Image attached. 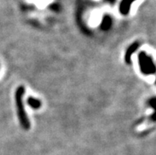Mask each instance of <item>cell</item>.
Segmentation results:
<instances>
[{"label":"cell","instance_id":"cell-8","mask_svg":"<svg viewBox=\"0 0 156 155\" xmlns=\"http://www.w3.org/2000/svg\"><path fill=\"white\" fill-rule=\"evenodd\" d=\"M106 1L109 3H113L114 2H116V0H106Z\"/></svg>","mask_w":156,"mask_h":155},{"label":"cell","instance_id":"cell-4","mask_svg":"<svg viewBox=\"0 0 156 155\" xmlns=\"http://www.w3.org/2000/svg\"><path fill=\"white\" fill-rule=\"evenodd\" d=\"M135 1L136 0H121L120 6H119L120 13L123 15H128L130 12L131 6Z\"/></svg>","mask_w":156,"mask_h":155},{"label":"cell","instance_id":"cell-6","mask_svg":"<svg viewBox=\"0 0 156 155\" xmlns=\"http://www.w3.org/2000/svg\"><path fill=\"white\" fill-rule=\"evenodd\" d=\"M147 104L149 107L154 110L153 113L150 116V120L152 122H156V97H153L150 98L147 101Z\"/></svg>","mask_w":156,"mask_h":155},{"label":"cell","instance_id":"cell-9","mask_svg":"<svg viewBox=\"0 0 156 155\" xmlns=\"http://www.w3.org/2000/svg\"><path fill=\"white\" fill-rule=\"evenodd\" d=\"M155 84H156V79H155Z\"/></svg>","mask_w":156,"mask_h":155},{"label":"cell","instance_id":"cell-5","mask_svg":"<svg viewBox=\"0 0 156 155\" xmlns=\"http://www.w3.org/2000/svg\"><path fill=\"white\" fill-rule=\"evenodd\" d=\"M112 24H113V20H112L110 16L105 15L102 18L100 27H101L103 31H107V30H109L110 29L111 26H112Z\"/></svg>","mask_w":156,"mask_h":155},{"label":"cell","instance_id":"cell-1","mask_svg":"<svg viewBox=\"0 0 156 155\" xmlns=\"http://www.w3.org/2000/svg\"><path fill=\"white\" fill-rule=\"evenodd\" d=\"M25 93V88L23 86H19L15 93V102L17 107V112H18V119H19L20 124L22 126L24 129L28 130L30 128V123L29 118L27 116L23 104V96Z\"/></svg>","mask_w":156,"mask_h":155},{"label":"cell","instance_id":"cell-3","mask_svg":"<svg viewBox=\"0 0 156 155\" xmlns=\"http://www.w3.org/2000/svg\"><path fill=\"white\" fill-rule=\"evenodd\" d=\"M139 47H140V43H139L138 41H136L134 42V43L132 44L128 48V49L126 50V52H125V63H128V64H130L131 60H132V55L137 51Z\"/></svg>","mask_w":156,"mask_h":155},{"label":"cell","instance_id":"cell-7","mask_svg":"<svg viewBox=\"0 0 156 155\" xmlns=\"http://www.w3.org/2000/svg\"><path fill=\"white\" fill-rule=\"evenodd\" d=\"M27 102L28 104H29L31 108H34V109H38V108H41V100L34 98V97H30L28 98Z\"/></svg>","mask_w":156,"mask_h":155},{"label":"cell","instance_id":"cell-2","mask_svg":"<svg viewBox=\"0 0 156 155\" xmlns=\"http://www.w3.org/2000/svg\"><path fill=\"white\" fill-rule=\"evenodd\" d=\"M138 61L140 69L142 74L145 75H154L156 73V65L152 57L148 55L145 51L139 53Z\"/></svg>","mask_w":156,"mask_h":155}]
</instances>
